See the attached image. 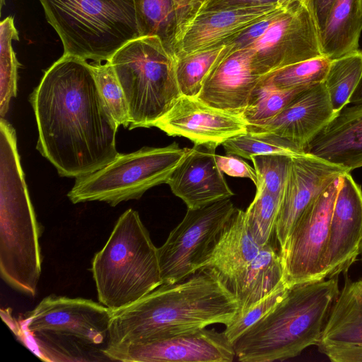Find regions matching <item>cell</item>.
<instances>
[{
    "mask_svg": "<svg viewBox=\"0 0 362 362\" xmlns=\"http://www.w3.org/2000/svg\"><path fill=\"white\" fill-rule=\"evenodd\" d=\"M30 101L37 124V149L60 176L88 175L119 154V126L86 60L63 54L45 71Z\"/></svg>",
    "mask_w": 362,
    "mask_h": 362,
    "instance_id": "obj_1",
    "label": "cell"
},
{
    "mask_svg": "<svg viewBox=\"0 0 362 362\" xmlns=\"http://www.w3.org/2000/svg\"><path fill=\"white\" fill-rule=\"evenodd\" d=\"M239 310L238 300L213 269L162 284L130 305L113 312L107 346L163 339L214 324L225 326Z\"/></svg>",
    "mask_w": 362,
    "mask_h": 362,
    "instance_id": "obj_2",
    "label": "cell"
},
{
    "mask_svg": "<svg viewBox=\"0 0 362 362\" xmlns=\"http://www.w3.org/2000/svg\"><path fill=\"white\" fill-rule=\"evenodd\" d=\"M338 276L288 287L278 304L233 342L241 362H272L317 345L339 293Z\"/></svg>",
    "mask_w": 362,
    "mask_h": 362,
    "instance_id": "obj_3",
    "label": "cell"
},
{
    "mask_svg": "<svg viewBox=\"0 0 362 362\" xmlns=\"http://www.w3.org/2000/svg\"><path fill=\"white\" fill-rule=\"evenodd\" d=\"M40 227L17 151L16 132L0 119V274L13 289L35 296L41 274Z\"/></svg>",
    "mask_w": 362,
    "mask_h": 362,
    "instance_id": "obj_4",
    "label": "cell"
},
{
    "mask_svg": "<svg viewBox=\"0 0 362 362\" xmlns=\"http://www.w3.org/2000/svg\"><path fill=\"white\" fill-rule=\"evenodd\" d=\"M91 271L99 302L113 312L162 284L158 247L136 211L129 209L119 216Z\"/></svg>",
    "mask_w": 362,
    "mask_h": 362,
    "instance_id": "obj_5",
    "label": "cell"
},
{
    "mask_svg": "<svg viewBox=\"0 0 362 362\" xmlns=\"http://www.w3.org/2000/svg\"><path fill=\"white\" fill-rule=\"evenodd\" d=\"M39 1L65 55L105 62L141 37L134 0Z\"/></svg>",
    "mask_w": 362,
    "mask_h": 362,
    "instance_id": "obj_6",
    "label": "cell"
},
{
    "mask_svg": "<svg viewBox=\"0 0 362 362\" xmlns=\"http://www.w3.org/2000/svg\"><path fill=\"white\" fill-rule=\"evenodd\" d=\"M109 62L126 98L129 129L154 127L182 95L175 55L158 36L129 41Z\"/></svg>",
    "mask_w": 362,
    "mask_h": 362,
    "instance_id": "obj_7",
    "label": "cell"
},
{
    "mask_svg": "<svg viewBox=\"0 0 362 362\" xmlns=\"http://www.w3.org/2000/svg\"><path fill=\"white\" fill-rule=\"evenodd\" d=\"M187 151L174 142L165 147H143L119 153L105 167L76 178L67 196L74 204L99 201L112 206L138 199L150 188L167 184Z\"/></svg>",
    "mask_w": 362,
    "mask_h": 362,
    "instance_id": "obj_8",
    "label": "cell"
},
{
    "mask_svg": "<svg viewBox=\"0 0 362 362\" xmlns=\"http://www.w3.org/2000/svg\"><path fill=\"white\" fill-rule=\"evenodd\" d=\"M236 207L230 198L188 209L158 247L162 284L181 281L199 270Z\"/></svg>",
    "mask_w": 362,
    "mask_h": 362,
    "instance_id": "obj_9",
    "label": "cell"
},
{
    "mask_svg": "<svg viewBox=\"0 0 362 362\" xmlns=\"http://www.w3.org/2000/svg\"><path fill=\"white\" fill-rule=\"evenodd\" d=\"M340 177L334 180L305 209L280 248L284 279L288 287L327 277L325 256Z\"/></svg>",
    "mask_w": 362,
    "mask_h": 362,
    "instance_id": "obj_10",
    "label": "cell"
},
{
    "mask_svg": "<svg viewBox=\"0 0 362 362\" xmlns=\"http://www.w3.org/2000/svg\"><path fill=\"white\" fill-rule=\"evenodd\" d=\"M248 48L254 71L261 78L281 68L323 56L319 26L311 8L303 1L283 8L265 34Z\"/></svg>",
    "mask_w": 362,
    "mask_h": 362,
    "instance_id": "obj_11",
    "label": "cell"
},
{
    "mask_svg": "<svg viewBox=\"0 0 362 362\" xmlns=\"http://www.w3.org/2000/svg\"><path fill=\"white\" fill-rule=\"evenodd\" d=\"M112 315L113 311L100 302L50 295L25 315L21 327L30 334L68 337L103 349L108 344Z\"/></svg>",
    "mask_w": 362,
    "mask_h": 362,
    "instance_id": "obj_12",
    "label": "cell"
},
{
    "mask_svg": "<svg viewBox=\"0 0 362 362\" xmlns=\"http://www.w3.org/2000/svg\"><path fill=\"white\" fill-rule=\"evenodd\" d=\"M110 361L124 362H231L233 344L223 332L206 327L153 341L107 346Z\"/></svg>",
    "mask_w": 362,
    "mask_h": 362,
    "instance_id": "obj_13",
    "label": "cell"
},
{
    "mask_svg": "<svg viewBox=\"0 0 362 362\" xmlns=\"http://www.w3.org/2000/svg\"><path fill=\"white\" fill-rule=\"evenodd\" d=\"M347 172L308 153L291 158L274 230L280 248L305 209L334 180Z\"/></svg>",
    "mask_w": 362,
    "mask_h": 362,
    "instance_id": "obj_14",
    "label": "cell"
},
{
    "mask_svg": "<svg viewBox=\"0 0 362 362\" xmlns=\"http://www.w3.org/2000/svg\"><path fill=\"white\" fill-rule=\"evenodd\" d=\"M169 136H183L194 144L222 145L247 132L243 116L213 107L197 97L182 95L155 124Z\"/></svg>",
    "mask_w": 362,
    "mask_h": 362,
    "instance_id": "obj_15",
    "label": "cell"
},
{
    "mask_svg": "<svg viewBox=\"0 0 362 362\" xmlns=\"http://www.w3.org/2000/svg\"><path fill=\"white\" fill-rule=\"evenodd\" d=\"M340 178L325 256L329 278L347 274L360 255L362 245V189L350 172Z\"/></svg>",
    "mask_w": 362,
    "mask_h": 362,
    "instance_id": "obj_16",
    "label": "cell"
},
{
    "mask_svg": "<svg viewBox=\"0 0 362 362\" xmlns=\"http://www.w3.org/2000/svg\"><path fill=\"white\" fill-rule=\"evenodd\" d=\"M279 6L209 8L197 16L175 37V57L230 44L252 25L270 15Z\"/></svg>",
    "mask_w": 362,
    "mask_h": 362,
    "instance_id": "obj_17",
    "label": "cell"
},
{
    "mask_svg": "<svg viewBox=\"0 0 362 362\" xmlns=\"http://www.w3.org/2000/svg\"><path fill=\"white\" fill-rule=\"evenodd\" d=\"M336 115L322 82L300 92L267 122L259 126H248L247 132L279 136L305 152L310 141Z\"/></svg>",
    "mask_w": 362,
    "mask_h": 362,
    "instance_id": "obj_18",
    "label": "cell"
},
{
    "mask_svg": "<svg viewBox=\"0 0 362 362\" xmlns=\"http://www.w3.org/2000/svg\"><path fill=\"white\" fill-rule=\"evenodd\" d=\"M214 144H194L172 173L167 184L188 209L230 198V189L216 160Z\"/></svg>",
    "mask_w": 362,
    "mask_h": 362,
    "instance_id": "obj_19",
    "label": "cell"
},
{
    "mask_svg": "<svg viewBox=\"0 0 362 362\" xmlns=\"http://www.w3.org/2000/svg\"><path fill=\"white\" fill-rule=\"evenodd\" d=\"M260 80L252 66L250 49H235L233 45L208 76L197 98L213 107L242 116Z\"/></svg>",
    "mask_w": 362,
    "mask_h": 362,
    "instance_id": "obj_20",
    "label": "cell"
},
{
    "mask_svg": "<svg viewBox=\"0 0 362 362\" xmlns=\"http://www.w3.org/2000/svg\"><path fill=\"white\" fill-rule=\"evenodd\" d=\"M305 153L349 172L362 167V104L343 107L310 141Z\"/></svg>",
    "mask_w": 362,
    "mask_h": 362,
    "instance_id": "obj_21",
    "label": "cell"
},
{
    "mask_svg": "<svg viewBox=\"0 0 362 362\" xmlns=\"http://www.w3.org/2000/svg\"><path fill=\"white\" fill-rule=\"evenodd\" d=\"M261 247L248 229L245 211L236 208L200 269H214L227 284L243 272Z\"/></svg>",
    "mask_w": 362,
    "mask_h": 362,
    "instance_id": "obj_22",
    "label": "cell"
},
{
    "mask_svg": "<svg viewBox=\"0 0 362 362\" xmlns=\"http://www.w3.org/2000/svg\"><path fill=\"white\" fill-rule=\"evenodd\" d=\"M284 283L280 254L269 242L243 272L226 284L238 303L235 316L245 313Z\"/></svg>",
    "mask_w": 362,
    "mask_h": 362,
    "instance_id": "obj_23",
    "label": "cell"
},
{
    "mask_svg": "<svg viewBox=\"0 0 362 362\" xmlns=\"http://www.w3.org/2000/svg\"><path fill=\"white\" fill-rule=\"evenodd\" d=\"M345 281L330 310L318 348L362 346V278Z\"/></svg>",
    "mask_w": 362,
    "mask_h": 362,
    "instance_id": "obj_24",
    "label": "cell"
},
{
    "mask_svg": "<svg viewBox=\"0 0 362 362\" xmlns=\"http://www.w3.org/2000/svg\"><path fill=\"white\" fill-rule=\"evenodd\" d=\"M362 0H334L320 31L322 53L330 59L358 49Z\"/></svg>",
    "mask_w": 362,
    "mask_h": 362,
    "instance_id": "obj_25",
    "label": "cell"
},
{
    "mask_svg": "<svg viewBox=\"0 0 362 362\" xmlns=\"http://www.w3.org/2000/svg\"><path fill=\"white\" fill-rule=\"evenodd\" d=\"M232 47L230 43L175 57V74L181 94L197 97L208 76Z\"/></svg>",
    "mask_w": 362,
    "mask_h": 362,
    "instance_id": "obj_26",
    "label": "cell"
},
{
    "mask_svg": "<svg viewBox=\"0 0 362 362\" xmlns=\"http://www.w3.org/2000/svg\"><path fill=\"white\" fill-rule=\"evenodd\" d=\"M361 75V50L357 49L331 61L324 83L335 113L349 105Z\"/></svg>",
    "mask_w": 362,
    "mask_h": 362,
    "instance_id": "obj_27",
    "label": "cell"
},
{
    "mask_svg": "<svg viewBox=\"0 0 362 362\" xmlns=\"http://www.w3.org/2000/svg\"><path fill=\"white\" fill-rule=\"evenodd\" d=\"M134 4L141 37L158 36L173 50L177 13L174 0H134Z\"/></svg>",
    "mask_w": 362,
    "mask_h": 362,
    "instance_id": "obj_28",
    "label": "cell"
},
{
    "mask_svg": "<svg viewBox=\"0 0 362 362\" xmlns=\"http://www.w3.org/2000/svg\"><path fill=\"white\" fill-rule=\"evenodd\" d=\"M19 40L13 18L8 16L0 24V116L7 113L11 99L16 96L18 69L20 65L12 41Z\"/></svg>",
    "mask_w": 362,
    "mask_h": 362,
    "instance_id": "obj_29",
    "label": "cell"
},
{
    "mask_svg": "<svg viewBox=\"0 0 362 362\" xmlns=\"http://www.w3.org/2000/svg\"><path fill=\"white\" fill-rule=\"evenodd\" d=\"M307 88L281 90L259 81L242 116L248 126L262 125L276 117L296 95Z\"/></svg>",
    "mask_w": 362,
    "mask_h": 362,
    "instance_id": "obj_30",
    "label": "cell"
},
{
    "mask_svg": "<svg viewBox=\"0 0 362 362\" xmlns=\"http://www.w3.org/2000/svg\"><path fill=\"white\" fill-rule=\"evenodd\" d=\"M332 59L320 57L281 68L261 78L281 90L308 87L324 82Z\"/></svg>",
    "mask_w": 362,
    "mask_h": 362,
    "instance_id": "obj_31",
    "label": "cell"
},
{
    "mask_svg": "<svg viewBox=\"0 0 362 362\" xmlns=\"http://www.w3.org/2000/svg\"><path fill=\"white\" fill-rule=\"evenodd\" d=\"M281 197L262 187L256 189L255 196L245 211L248 229L255 240L264 246L274 233Z\"/></svg>",
    "mask_w": 362,
    "mask_h": 362,
    "instance_id": "obj_32",
    "label": "cell"
},
{
    "mask_svg": "<svg viewBox=\"0 0 362 362\" xmlns=\"http://www.w3.org/2000/svg\"><path fill=\"white\" fill-rule=\"evenodd\" d=\"M227 154L250 160L252 156L284 154L296 156L303 152L291 142L272 134L247 132L228 139L222 144Z\"/></svg>",
    "mask_w": 362,
    "mask_h": 362,
    "instance_id": "obj_33",
    "label": "cell"
},
{
    "mask_svg": "<svg viewBox=\"0 0 362 362\" xmlns=\"http://www.w3.org/2000/svg\"><path fill=\"white\" fill-rule=\"evenodd\" d=\"M103 100L117 124L129 127L130 118L126 98L109 61L90 63Z\"/></svg>",
    "mask_w": 362,
    "mask_h": 362,
    "instance_id": "obj_34",
    "label": "cell"
},
{
    "mask_svg": "<svg viewBox=\"0 0 362 362\" xmlns=\"http://www.w3.org/2000/svg\"><path fill=\"white\" fill-rule=\"evenodd\" d=\"M292 157L284 154L252 156L250 160L257 177L256 189L262 187L274 195L281 197Z\"/></svg>",
    "mask_w": 362,
    "mask_h": 362,
    "instance_id": "obj_35",
    "label": "cell"
},
{
    "mask_svg": "<svg viewBox=\"0 0 362 362\" xmlns=\"http://www.w3.org/2000/svg\"><path fill=\"white\" fill-rule=\"evenodd\" d=\"M286 284H283L271 293L268 296L257 302L247 310L226 325L224 334L233 342L250 326L259 320L283 298L288 289Z\"/></svg>",
    "mask_w": 362,
    "mask_h": 362,
    "instance_id": "obj_36",
    "label": "cell"
},
{
    "mask_svg": "<svg viewBox=\"0 0 362 362\" xmlns=\"http://www.w3.org/2000/svg\"><path fill=\"white\" fill-rule=\"evenodd\" d=\"M216 160L223 173L232 177L248 178L253 182L255 186L257 185V177L255 168L240 159L239 156L216 154Z\"/></svg>",
    "mask_w": 362,
    "mask_h": 362,
    "instance_id": "obj_37",
    "label": "cell"
},
{
    "mask_svg": "<svg viewBox=\"0 0 362 362\" xmlns=\"http://www.w3.org/2000/svg\"><path fill=\"white\" fill-rule=\"evenodd\" d=\"M283 8H284L279 7L270 15L247 28L231 42L233 48L235 49H243L252 45L265 34Z\"/></svg>",
    "mask_w": 362,
    "mask_h": 362,
    "instance_id": "obj_38",
    "label": "cell"
},
{
    "mask_svg": "<svg viewBox=\"0 0 362 362\" xmlns=\"http://www.w3.org/2000/svg\"><path fill=\"white\" fill-rule=\"evenodd\" d=\"M216 1V0H178V10L176 15V29L174 40L186 25L197 16L207 9Z\"/></svg>",
    "mask_w": 362,
    "mask_h": 362,
    "instance_id": "obj_39",
    "label": "cell"
},
{
    "mask_svg": "<svg viewBox=\"0 0 362 362\" xmlns=\"http://www.w3.org/2000/svg\"><path fill=\"white\" fill-rule=\"evenodd\" d=\"M279 0H216L209 8H241L278 6Z\"/></svg>",
    "mask_w": 362,
    "mask_h": 362,
    "instance_id": "obj_40",
    "label": "cell"
},
{
    "mask_svg": "<svg viewBox=\"0 0 362 362\" xmlns=\"http://www.w3.org/2000/svg\"><path fill=\"white\" fill-rule=\"evenodd\" d=\"M311 8L320 31L323 28L334 0H304Z\"/></svg>",
    "mask_w": 362,
    "mask_h": 362,
    "instance_id": "obj_41",
    "label": "cell"
},
{
    "mask_svg": "<svg viewBox=\"0 0 362 362\" xmlns=\"http://www.w3.org/2000/svg\"><path fill=\"white\" fill-rule=\"evenodd\" d=\"M349 104H362V75L354 91L353 92L351 96L350 97Z\"/></svg>",
    "mask_w": 362,
    "mask_h": 362,
    "instance_id": "obj_42",
    "label": "cell"
},
{
    "mask_svg": "<svg viewBox=\"0 0 362 362\" xmlns=\"http://www.w3.org/2000/svg\"><path fill=\"white\" fill-rule=\"evenodd\" d=\"M297 1L305 2L304 0H279L278 6L281 7V8H286L289 7L291 5L293 4L294 3H296Z\"/></svg>",
    "mask_w": 362,
    "mask_h": 362,
    "instance_id": "obj_43",
    "label": "cell"
},
{
    "mask_svg": "<svg viewBox=\"0 0 362 362\" xmlns=\"http://www.w3.org/2000/svg\"><path fill=\"white\" fill-rule=\"evenodd\" d=\"M174 2H175V6H176V10H177H177H178V0H174ZM176 15H177V13H176Z\"/></svg>",
    "mask_w": 362,
    "mask_h": 362,
    "instance_id": "obj_44",
    "label": "cell"
},
{
    "mask_svg": "<svg viewBox=\"0 0 362 362\" xmlns=\"http://www.w3.org/2000/svg\"><path fill=\"white\" fill-rule=\"evenodd\" d=\"M360 256H361V261L362 263V245H361V247Z\"/></svg>",
    "mask_w": 362,
    "mask_h": 362,
    "instance_id": "obj_45",
    "label": "cell"
}]
</instances>
